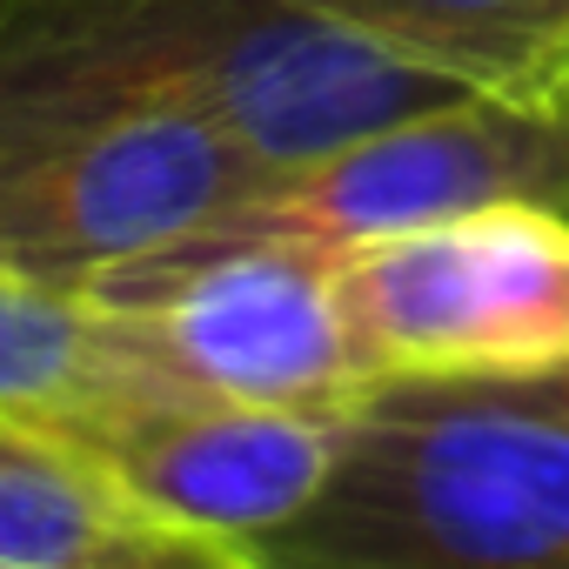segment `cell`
I'll list each match as a JSON object with an SVG mask.
<instances>
[{"label": "cell", "instance_id": "cell-7", "mask_svg": "<svg viewBox=\"0 0 569 569\" xmlns=\"http://www.w3.org/2000/svg\"><path fill=\"white\" fill-rule=\"evenodd\" d=\"M148 396L174 389L154 376L121 309L94 302L88 289L0 268V416L74 436Z\"/></svg>", "mask_w": 569, "mask_h": 569}, {"label": "cell", "instance_id": "cell-9", "mask_svg": "<svg viewBox=\"0 0 569 569\" xmlns=\"http://www.w3.org/2000/svg\"><path fill=\"white\" fill-rule=\"evenodd\" d=\"M502 101H569V0H302Z\"/></svg>", "mask_w": 569, "mask_h": 569}, {"label": "cell", "instance_id": "cell-10", "mask_svg": "<svg viewBox=\"0 0 569 569\" xmlns=\"http://www.w3.org/2000/svg\"><path fill=\"white\" fill-rule=\"evenodd\" d=\"M482 389L489 402H509V409H529V416H549L569 429V369H542V376H489V382H469Z\"/></svg>", "mask_w": 569, "mask_h": 569}, {"label": "cell", "instance_id": "cell-6", "mask_svg": "<svg viewBox=\"0 0 569 569\" xmlns=\"http://www.w3.org/2000/svg\"><path fill=\"white\" fill-rule=\"evenodd\" d=\"M342 416L349 409L148 396L74 429V442L154 529L248 549L322 496L342 456Z\"/></svg>", "mask_w": 569, "mask_h": 569}, {"label": "cell", "instance_id": "cell-5", "mask_svg": "<svg viewBox=\"0 0 569 569\" xmlns=\"http://www.w3.org/2000/svg\"><path fill=\"white\" fill-rule=\"evenodd\" d=\"M502 201L569 208V101H549V108L502 101V94L442 101L316 168L281 174L214 228L342 254V248L436 228Z\"/></svg>", "mask_w": 569, "mask_h": 569}, {"label": "cell", "instance_id": "cell-4", "mask_svg": "<svg viewBox=\"0 0 569 569\" xmlns=\"http://www.w3.org/2000/svg\"><path fill=\"white\" fill-rule=\"evenodd\" d=\"M274 181L201 108L148 101L0 174V268L88 289L121 261L214 228Z\"/></svg>", "mask_w": 569, "mask_h": 569}, {"label": "cell", "instance_id": "cell-12", "mask_svg": "<svg viewBox=\"0 0 569 569\" xmlns=\"http://www.w3.org/2000/svg\"><path fill=\"white\" fill-rule=\"evenodd\" d=\"M181 542H188V536H174V542L161 549V562H148V569H174V549H181Z\"/></svg>", "mask_w": 569, "mask_h": 569}, {"label": "cell", "instance_id": "cell-1", "mask_svg": "<svg viewBox=\"0 0 569 569\" xmlns=\"http://www.w3.org/2000/svg\"><path fill=\"white\" fill-rule=\"evenodd\" d=\"M268 569H569V429L469 382H369Z\"/></svg>", "mask_w": 569, "mask_h": 569}, {"label": "cell", "instance_id": "cell-3", "mask_svg": "<svg viewBox=\"0 0 569 569\" xmlns=\"http://www.w3.org/2000/svg\"><path fill=\"white\" fill-rule=\"evenodd\" d=\"M88 296L134 322L154 376L174 396L349 409L369 389L336 296V254L309 241L201 228L94 274Z\"/></svg>", "mask_w": 569, "mask_h": 569}, {"label": "cell", "instance_id": "cell-2", "mask_svg": "<svg viewBox=\"0 0 569 569\" xmlns=\"http://www.w3.org/2000/svg\"><path fill=\"white\" fill-rule=\"evenodd\" d=\"M369 382L569 369V208L502 201L336 254Z\"/></svg>", "mask_w": 569, "mask_h": 569}, {"label": "cell", "instance_id": "cell-11", "mask_svg": "<svg viewBox=\"0 0 569 569\" xmlns=\"http://www.w3.org/2000/svg\"><path fill=\"white\" fill-rule=\"evenodd\" d=\"M174 569H268V562H254V556L234 549V542H201V536H188V542L174 549Z\"/></svg>", "mask_w": 569, "mask_h": 569}, {"label": "cell", "instance_id": "cell-8", "mask_svg": "<svg viewBox=\"0 0 569 569\" xmlns=\"http://www.w3.org/2000/svg\"><path fill=\"white\" fill-rule=\"evenodd\" d=\"M168 542L74 436L0 416V569H148Z\"/></svg>", "mask_w": 569, "mask_h": 569}]
</instances>
